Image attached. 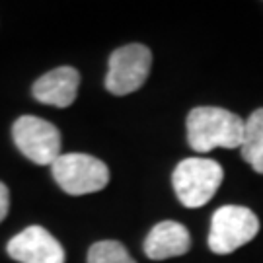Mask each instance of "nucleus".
Masks as SVG:
<instances>
[{"label": "nucleus", "mask_w": 263, "mask_h": 263, "mask_svg": "<svg viewBox=\"0 0 263 263\" xmlns=\"http://www.w3.org/2000/svg\"><path fill=\"white\" fill-rule=\"evenodd\" d=\"M246 119L222 107H195L187 115V142L195 152L215 148H240Z\"/></svg>", "instance_id": "f257e3e1"}, {"label": "nucleus", "mask_w": 263, "mask_h": 263, "mask_svg": "<svg viewBox=\"0 0 263 263\" xmlns=\"http://www.w3.org/2000/svg\"><path fill=\"white\" fill-rule=\"evenodd\" d=\"M224 178L220 164L209 158L181 160L174 174L172 185L179 203L187 209H199L213 199Z\"/></svg>", "instance_id": "f03ea898"}, {"label": "nucleus", "mask_w": 263, "mask_h": 263, "mask_svg": "<svg viewBox=\"0 0 263 263\" xmlns=\"http://www.w3.org/2000/svg\"><path fill=\"white\" fill-rule=\"evenodd\" d=\"M57 185L68 195H88L109 183V170L104 162L90 154H61L51 166Z\"/></svg>", "instance_id": "7ed1b4c3"}, {"label": "nucleus", "mask_w": 263, "mask_h": 263, "mask_svg": "<svg viewBox=\"0 0 263 263\" xmlns=\"http://www.w3.org/2000/svg\"><path fill=\"white\" fill-rule=\"evenodd\" d=\"M259 232V220L248 207L226 205L215 211L209 230V248L213 254L226 255L252 242Z\"/></svg>", "instance_id": "20e7f679"}, {"label": "nucleus", "mask_w": 263, "mask_h": 263, "mask_svg": "<svg viewBox=\"0 0 263 263\" xmlns=\"http://www.w3.org/2000/svg\"><path fill=\"white\" fill-rule=\"evenodd\" d=\"M18 151L37 166H53L61 156V133L53 123L35 115H22L12 127Z\"/></svg>", "instance_id": "39448f33"}, {"label": "nucleus", "mask_w": 263, "mask_h": 263, "mask_svg": "<svg viewBox=\"0 0 263 263\" xmlns=\"http://www.w3.org/2000/svg\"><path fill=\"white\" fill-rule=\"evenodd\" d=\"M152 53L146 45L131 43L113 51L109 57V68L105 76L107 92L115 96L133 94L141 88L151 72Z\"/></svg>", "instance_id": "423d86ee"}, {"label": "nucleus", "mask_w": 263, "mask_h": 263, "mask_svg": "<svg viewBox=\"0 0 263 263\" xmlns=\"http://www.w3.org/2000/svg\"><path fill=\"white\" fill-rule=\"evenodd\" d=\"M8 255L20 263H65V250L51 232L28 226L8 242Z\"/></svg>", "instance_id": "0eeeda50"}, {"label": "nucleus", "mask_w": 263, "mask_h": 263, "mask_svg": "<svg viewBox=\"0 0 263 263\" xmlns=\"http://www.w3.org/2000/svg\"><path fill=\"white\" fill-rule=\"evenodd\" d=\"M80 84V74L72 66H59L49 70L47 74L39 76L33 82L31 94L45 105L68 107L76 100Z\"/></svg>", "instance_id": "6e6552de"}, {"label": "nucleus", "mask_w": 263, "mask_h": 263, "mask_svg": "<svg viewBox=\"0 0 263 263\" xmlns=\"http://www.w3.org/2000/svg\"><path fill=\"white\" fill-rule=\"evenodd\" d=\"M189 248H191V236L187 228L174 220H164L152 226V230L144 240V254L154 261L187 254Z\"/></svg>", "instance_id": "1a4fd4ad"}, {"label": "nucleus", "mask_w": 263, "mask_h": 263, "mask_svg": "<svg viewBox=\"0 0 263 263\" xmlns=\"http://www.w3.org/2000/svg\"><path fill=\"white\" fill-rule=\"evenodd\" d=\"M242 158L255 170L257 174H263V107L255 109L246 119L244 141L240 146Z\"/></svg>", "instance_id": "9d476101"}, {"label": "nucleus", "mask_w": 263, "mask_h": 263, "mask_svg": "<svg viewBox=\"0 0 263 263\" xmlns=\"http://www.w3.org/2000/svg\"><path fill=\"white\" fill-rule=\"evenodd\" d=\"M88 263H137L127 248L115 240L96 242L88 250Z\"/></svg>", "instance_id": "9b49d317"}, {"label": "nucleus", "mask_w": 263, "mask_h": 263, "mask_svg": "<svg viewBox=\"0 0 263 263\" xmlns=\"http://www.w3.org/2000/svg\"><path fill=\"white\" fill-rule=\"evenodd\" d=\"M8 207H10V193H8V187L0 181V222L6 218L8 215Z\"/></svg>", "instance_id": "f8f14e48"}]
</instances>
